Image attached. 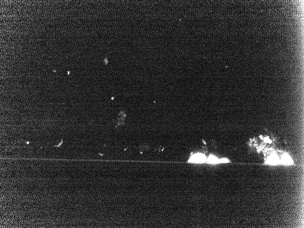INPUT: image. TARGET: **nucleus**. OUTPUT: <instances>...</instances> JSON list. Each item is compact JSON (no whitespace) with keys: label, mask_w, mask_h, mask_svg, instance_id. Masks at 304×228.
<instances>
[{"label":"nucleus","mask_w":304,"mask_h":228,"mask_svg":"<svg viewBox=\"0 0 304 228\" xmlns=\"http://www.w3.org/2000/svg\"><path fill=\"white\" fill-rule=\"evenodd\" d=\"M229 162H230V161L227 158L219 159L212 155H209L206 160V163L208 164H217L220 163H227Z\"/></svg>","instance_id":"f03ea898"},{"label":"nucleus","mask_w":304,"mask_h":228,"mask_svg":"<svg viewBox=\"0 0 304 228\" xmlns=\"http://www.w3.org/2000/svg\"><path fill=\"white\" fill-rule=\"evenodd\" d=\"M292 160L291 158L288 154H284L283 155L281 161V162L284 165H290L292 164Z\"/></svg>","instance_id":"7ed1b4c3"},{"label":"nucleus","mask_w":304,"mask_h":228,"mask_svg":"<svg viewBox=\"0 0 304 228\" xmlns=\"http://www.w3.org/2000/svg\"><path fill=\"white\" fill-rule=\"evenodd\" d=\"M279 162H280V161H279L278 158L276 157V156L273 155L270 157L269 158L266 162L267 164H268L276 165V164H280Z\"/></svg>","instance_id":"20e7f679"},{"label":"nucleus","mask_w":304,"mask_h":228,"mask_svg":"<svg viewBox=\"0 0 304 228\" xmlns=\"http://www.w3.org/2000/svg\"><path fill=\"white\" fill-rule=\"evenodd\" d=\"M207 158L205 155L201 153H197L191 156L188 162L190 163L202 164L206 162Z\"/></svg>","instance_id":"f257e3e1"}]
</instances>
